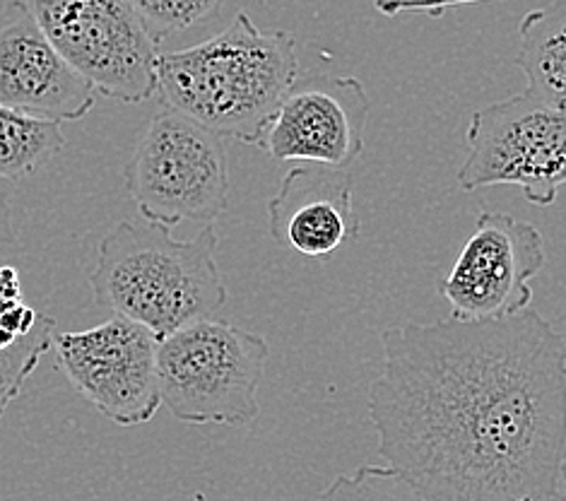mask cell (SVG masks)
<instances>
[{
	"mask_svg": "<svg viewBox=\"0 0 566 501\" xmlns=\"http://www.w3.org/2000/svg\"><path fill=\"white\" fill-rule=\"evenodd\" d=\"M65 135L59 121L36 118L0 104V179L20 181L61 155Z\"/></svg>",
	"mask_w": 566,
	"mask_h": 501,
	"instance_id": "cell-14",
	"label": "cell"
},
{
	"mask_svg": "<svg viewBox=\"0 0 566 501\" xmlns=\"http://www.w3.org/2000/svg\"><path fill=\"white\" fill-rule=\"evenodd\" d=\"M557 501H566V463H564V468H562V480H559Z\"/></svg>",
	"mask_w": 566,
	"mask_h": 501,
	"instance_id": "cell-22",
	"label": "cell"
},
{
	"mask_svg": "<svg viewBox=\"0 0 566 501\" xmlns=\"http://www.w3.org/2000/svg\"><path fill=\"white\" fill-rule=\"evenodd\" d=\"M369 112L367 87L357 77H296L255 147L280 161L347 169L364 150Z\"/></svg>",
	"mask_w": 566,
	"mask_h": 501,
	"instance_id": "cell-10",
	"label": "cell"
},
{
	"mask_svg": "<svg viewBox=\"0 0 566 501\" xmlns=\"http://www.w3.org/2000/svg\"><path fill=\"white\" fill-rule=\"evenodd\" d=\"M157 42L206 24L222 10V0H128Z\"/></svg>",
	"mask_w": 566,
	"mask_h": 501,
	"instance_id": "cell-17",
	"label": "cell"
},
{
	"mask_svg": "<svg viewBox=\"0 0 566 501\" xmlns=\"http://www.w3.org/2000/svg\"><path fill=\"white\" fill-rule=\"evenodd\" d=\"M516 65L528 80L531 97L566 106V0L523 15Z\"/></svg>",
	"mask_w": 566,
	"mask_h": 501,
	"instance_id": "cell-13",
	"label": "cell"
},
{
	"mask_svg": "<svg viewBox=\"0 0 566 501\" xmlns=\"http://www.w3.org/2000/svg\"><path fill=\"white\" fill-rule=\"evenodd\" d=\"M475 3H492V0H447V3H443V12L458 6H475Z\"/></svg>",
	"mask_w": 566,
	"mask_h": 501,
	"instance_id": "cell-21",
	"label": "cell"
},
{
	"mask_svg": "<svg viewBox=\"0 0 566 501\" xmlns=\"http://www.w3.org/2000/svg\"><path fill=\"white\" fill-rule=\"evenodd\" d=\"M97 92L65 61L27 0L0 10V104L46 121H80Z\"/></svg>",
	"mask_w": 566,
	"mask_h": 501,
	"instance_id": "cell-11",
	"label": "cell"
},
{
	"mask_svg": "<svg viewBox=\"0 0 566 501\" xmlns=\"http://www.w3.org/2000/svg\"><path fill=\"white\" fill-rule=\"evenodd\" d=\"M51 347L73 388L109 422L138 427L161 408L159 341L143 323L114 314L87 331L56 333Z\"/></svg>",
	"mask_w": 566,
	"mask_h": 501,
	"instance_id": "cell-8",
	"label": "cell"
},
{
	"mask_svg": "<svg viewBox=\"0 0 566 501\" xmlns=\"http://www.w3.org/2000/svg\"><path fill=\"white\" fill-rule=\"evenodd\" d=\"M465 143L458 169L463 191L518 186L525 200L547 208L566 186V106L528 92L494 102L470 116Z\"/></svg>",
	"mask_w": 566,
	"mask_h": 501,
	"instance_id": "cell-6",
	"label": "cell"
},
{
	"mask_svg": "<svg viewBox=\"0 0 566 501\" xmlns=\"http://www.w3.org/2000/svg\"><path fill=\"white\" fill-rule=\"evenodd\" d=\"M300 77L292 32H263L247 12L203 44L159 53V104L222 138L255 145Z\"/></svg>",
	"mask_w": 566,
	"mask_h": 501,
	"instance_id": "cell-2",
	"label": "cell"
},
{
	"mask_svg": "<svg viewBox=\"0 0 566 501\" xmlns=\"http://www.w3.org/2000/svg\"><path fill=\"white\" fill-rule=\"evenodd\" d=\"M15 225H12V212L8 200L0 196V253H3L6 247H12L15 243Z\"/></svg>",
	"mask_w": 566,
	"mask_h": 501,
	"instance_id": "cell-20",
	"label": "cell"
},
{
	"mask_svg": "<svg viewBox=\"0 0 566 501\" xmlns=\"http://www.w3.org/2000/svg\"><path fill=\"white\" fill-rule=\"evenodd\" d=\"M547 263L545 237L535 225L509 212L482 210L475 232L463 243L439 294L458 321H494L525 311L533 302L531 280Z\"/></svg>",
	"mask_w": 566,
	"mask_h": 501,
	"instance_id": "cell-9",
	"label": "cell"
},
{
	"mask_svg": "<svg viewBox=\"0 0 566 501\" xmlns=\"http://www.w3.org/2000/svg\"><path fill=\"white\" fill-rule=\"evenodd\" d=\"M271 237L306 259H326L359 237L347 169L294 167L268 202Z\"/></svg>",
	"mask_w": 566,
	"mask_h": 501,
	"instance_id": "cell-12",
	"label": "cell"
},
{
	"mask_svg": "<svg viewBox=\"0 0 566 501\" xmlns=\"http://www.w3.org/2000/svg\"><path fill=\"white\" fill-rule=\"evenodd\" d=\"M61 56L106 100L157 94L159 42L128 0H27Z\"/></svg>",
	"mask_w": 566,
	"mask_h": 501,
	"instance_id": "cell-7",
	"label": "cell"
},
{
	"mask_svg": "<svg viewBox=\"0 0 566 501\" xmlns=\"http://www.w3.org/2000/svg\"><path fill=\"white\" fill-rule=\"evenodd\" d=\"M314 501H431L390 466H359L335 478Z\"/></svg>",
	"mask_w": 566,
	"mask_h": 501,
	"instance_id": "cell-15",
	"label": "cell"
},
{
	"mask_svg": "<svg viewBox=\"0 0 566 501\" xmlns=\"http://www.w3.org/2000/svg\"><path fill=\"white\" fill-rule=\"evenodd\" d=\"M124 184L145 222L165 229L186 220L214 222L229 202L222 135L161 104L128 159Z\"/></svg>",
	"mask_w": 566,
	"mask_h": 501,
	"instance_id": "cell-5",
	"label": "cell"
},
{
	"mask_svg": "<svg viewBox=\"0 0 566 501\" xmlns=\"http://www.w3.org/2000/svg\"><path fill=\"white\" fill-rule=\"evenodd\" d=\"M218 243L212 222L186 241L150 222H118L99 241L90 273L94 296L114 314L143 323L157 341L188 323L214 319L227 304Z\"/></svg>",
	"mask_w": 566,
	"mask_h": 501,
	"instance_id": "cell-3",
	"label": "cell"
},
{
	"mask_svg": "<svg viewBox=\"0 0 566 501\" xmlns=\"http://www.w3.org/2000/svg\"><path fill=\"white\" fill-rule=\"evenodd\" d=\"M369 388L379 456L431 501H557L566 335L535 309L381 333Z\"/></svg>",
	"mask_w": 566,
	"mask_h": 501,
	"instance_id": "cell-1",
	"label": "cell"
},
{
	"mask_svg": "<svg viewBox=\"0 0 566 501\" xmlns=\"http://www.w3.org/2000/svg\"><path fill=\"white\" fill-rule=\"evenodd\" d=\"M22 302V290H20V275L15 268L3 265L0 268V311Z\"/></svg>",
	"mask_w": 566,
	"mask_h": 501,
	"instance_id": "cell-19",
	"label": "cell"
},
{
	"mask_svg": "<svg viewBox=\"0 0 566 501\" xmlns=\"http://www.w3.org/2000/svg\"><path fill=\"white\" fill-rule=\"evenodd\" d=\"M447 0H374L376 10L386 18H398L402 12H422V15L441 18Z\"/></svg>",
	"mask_w": 566,
	"mask_h": 501,
	"instance_id": "cell-18",
	"label": "cell"
},
{
	"mask_svg": "<svg viewBox=\"0 0 566 501\" xmlns=\"http://www.w3.org/2000/svg\"><path fill=\"white\" fill-rule=\"evenodd\" d=\"M268 357L259 333L220 319L188 323L157 347L161 405L188 425L249 427L261 415Z\"/></svg>",
	"mask_w": 566,
	"mask_h": 501,
	"instance_id": "cell-4",
	"label": "cell"
},
{
	"mask_svg": "<svg viewBox=\"0 0 566 501\" xmlns=\"http://www.w3.org/2000/svg\"><path fill=\"white\" fill-rule=\"evenodd\" d=\"M53 335H56V321L42 314L36 326L18 343L0 347V425L10 403L20 396L24 382L39 367V359L51 349Z\"/></svg>",
	"mask_w": 566,
	"mask_h": 501,
	"instance_id": "cell-16",
	"label": "cell"
},
{
	"mask_svg": "<svg viewBox=\"0 0 566 501\" xmlns=\"http://www.w3.org/2000/svg\"><path fill=\"white\" fill-rule=\"evenodd\" d=\"M514 501H533V499H528V497H523V499H514Z\"/></svg>",
	"mask_w": 566,
	"mask_h": 501,
	"instance_id": "cell-23",
	"label": "cell"
}]
</instances>
